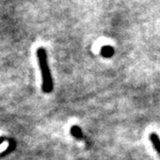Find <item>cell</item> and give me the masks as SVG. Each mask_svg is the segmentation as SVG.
<instances>
[{
    "instance_id": "obj_1",
    "label": "cell",
    "mask_w": 160,
    "mask_h": 160,
    "mask_svg": "<svg viewBox=\"0 0 160 160\" xmlns=\"http://www.w3.org/2000/svg\"><path fill=\"white\" fill-rule=\"evenodd\" d=\"M37 59L42 74V89L45 94H50L53 91V80L50 73V68L48 66V51L44 48L41 47L36 51Z\"/></svg>"
},
{
    "instance_id": "obj_2",
    "label": "cell",
    "mask_w": 160,
    "mask_h": 160,
    "mask_svg": "<svg viewBox=\"0 0 160 160\" xmlns=\"http://www.w3.org/2000/svg\"><path fill=\"white\" fill-rule=\"evenodd\" d=\"M71 134L74 137L75 139H78V140H83L84 139V135H83V132L81 130L78 125H72L71 128Z\"/></svg>"
},
{
    "instance_id": "obj_3",
    "label": "cell",
    "mask_w": 160,
    "mask_h": 160,
    "mask_svg": "<svg viewBox=\"0 0 160 160\" xmlns=\"http://www.w3.org/2000/svg\"><path fill=\"white\" fill-rule=\"evenodd\" d=\"M151 142L153 146V148H155V151L157 152V153L160 156V138L155 134V133H152L150 136Z\"/></svg>"
},
{
    "instance_id": "obj_4",
    "label": "cell",
    "mask_w": 160,
    "mask_h": 160,
    "mask_svg": "<svg viewBox=\"0 0 160 160\" xmlns=\"http://www.w3.org/2000/svg\"><path fill=\"white\" fill-rule=\"evenodd\" d=\"M100 53L103 57L110 58V57H112L114 55V53H115V50H114V48L112 47H110V45H104V47H102Z\"/></svg>"
},
{
    "instance_id": "obj_5",
    "label": "cell",
    "mask_w": 160,
    "mask_h": 160,
    "mask_svg": "<svg viewBox=\"0 0 160 160\" xmlns=\"http://www.w3.org/2000/svg\"><path fill=\"white\" fill-rule=\"evenodd\" d=\"M4 140H5V139L3 138V137H0V145H1V144L4 142Z\"/></svg>"
}]
</instances>
